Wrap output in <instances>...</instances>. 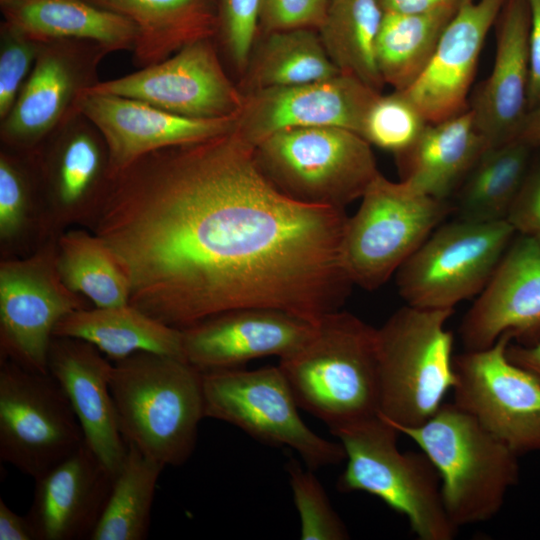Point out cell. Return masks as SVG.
I'll use <instances>...</instances> for the list:
<instances>
[{
    "label": "cell",
    "mask_w": 540,
    "mask_h": 540,
    "mask_svg": "<svg viewBox=\"0 0 540 540\" xmlns=\"http://www.w3.org/2000/svg\"><path fill=\"white\" fill-rule=\"evenodd\" d=\"M347 218L277 190L233 130L139 158L109 179L88 224L125 273L129 303L183 329L246 307L311 322L339 310L353 286Z\"/></svg>",
    "instance_id": "6da1fadb"
},
{
    "label": "cell",
    "mask_w": 540,
    "mask_h": 540,
    "mask_svg": "<svg viewBox=\"0 0 540 540\" xmlns=\"http://www.w3.org/2000/svg\"><path fill=\"white\" fill-rule=\"evenodd\" d=\"M278 366L299 407L331 433L379 414L377 328L349 312L320 318Z\"/></svg>",
    "instance_id": "7a4b0ae2"
},
{
    "label": "cell",
    "mask_w": 540,
    "mask_h": 540,
    "mask_svg": "<svg viewBox=\"0 0 540 540\" xmlns=\"http://www.w3.org/2000/svg\"><path fill=\"white\" fill-rule=\"evenodd\" d=\"M110 390L126 443L163 467L191 457L205 418L200 370L183 358L138 352L113 363Z\"/></svg>",
    "instance_id": "3957f363"
},
{
    "label": "cell",
    "mask_w": 540,
    "mask_h": 540,
    "mask_svg": "<svg viewBox=\"0 0 540 540\" xmlns=\"http://www.w3.org/2000/svg\"><path fill=\"white\" fill-rule=\"evenodd\" d=\"M395 428L437 469L443 504L456 528L495 517L519 480V455L454 402L443 403L419 426Z\"/></svg>",
    "instance_id": "277c9868"
},
{
    "label": "cell",
    "mask_w": 540,
    "mask_h": 540,
    "mask_svg": "<svg viewBox=\"0 0 540 540\" xmlns=\"http://www.w3.org/2000/svg\"><path fill=\"white\" fill-rule=\"evenodd\" d=\"M453 311L406 305L377 328L379 415L392 426L425 423L452 390L453 335L445 325Z\"/></svg>",
    "instance_id": "5b68a950"
},
{
    "label": "cell",
    "mask_w": 540,
    "mask_h": 540,
    "mask_svg": "<svg viewBox=\"0 0 540 540\" xmlns=\"http://www.w3.org/2000/svg\"><path fill=\"white\" fill-rule=\"evenodd\" d=\"M346 454L341 492L363 491L404 515L420 540H451L458 528L442 499L439 473L425 453L401 452L400 434L379 414L334 432Z\"/></svg>",
    "instance_id": "8992f818"
},
{
    "label": "cell",
    "mask_w": 540,
    "mask_h": 540,
    "mask_svg": "<svg viewBox=\"0 0 540 540\" xmlns=\"http://www.w3.org/2000/svg\"><path fill=\"white\" fill-rule=\"evenodd\" d=\"M256 163L287 197L344 209L379 173L371 145L351 130L322 126L279 131L254 146Z\"/></svg>",
    "instance_id": "52a82bcc"
},
{
    "label": "cell",
    "mask_w": 540,
    "mask_h": 540,
    "mask_svg": "<svg viewBox=\"0 0 540 540\" xmlns=\"http://www.w3.org/2000/svg\"><path fill=\"white\" fill-rule=\"evenodd\" d=\"M360 199L345 224L341 262L352 284L366 290L385 284L454 211L447 200L380 172Z\"/></svg>",
    "instance_id": "ba28073f"
},
{
    "label": "cell",
    "mask_w": 540,
    "mask_h": 540,
    "mask_svg": "<svg viewBox=\"0 0 540 540\" xmlns=\"http://www.w3.org/2000/svg\"><path fill=\"white\" fill-rule=\"evenodd\" d=\"M205 417L226 422L263 443L293 449L315 470L346 459L341 443L322 438L298 413L279 366L202 372Z\"/></svg>",
    "instance_id": "9c48e42d"
},
{
    "label": "cell",
    "mask_w": 540,
    "mask_h": 540,
    "mask_svg": "<svg viewBox=\"0 0 540 540\" xmlns=\"http://www.w3.org/2000/svg\"><path fill=\"white\" fill-rule=\"evenodd\" d=\"M516 232L506 219L442 223L395 273L407 305L454 309L480 293Z\"/></svg>",
    "instance_id": "30bf717a"
},
{
    "label": "cell",
    "mask_w": 540,
    "mask_h": 540,
    "mask_svg": "<svg viewBox=\"0 0 540 540\" xmlns=\"http://www.w3.org/2000/svg\"><path fill=\"white\" fill-rule=\"evenodd\" d=\"M84 442L79 421L56 379L1 359V461L36 479Z\"/></svg>",
    "instance_id": "8fae6325"
},
{
    "label": "cell",
    "mask_w": 540,
    "mask_h": 540,
    "mask_svg": "<svg viewBox=\"0 0 540 540\" xmlns=\"http://www.w3.org/2000/svg\"><path fill=\"white\" fill-rule=\"evenodd\" d=\"M87 308L62 281L56 264V239L29 257L0 264L1 359L49 373L53 333L66 315Z\"/></svg>",
    "instance_id": "7c38bea8"
},
{
    "label": "cell",
    "mask_w": 540,
    "mask_h": 540,
    "mask_svg": "<svg viewBox=\"0 0 540 540\" xmlns=\"http://www.w3.org/2000/svg\"><path fill=\"white\" fill-rule=\"evenodd\" d=\"M512 337L454 358L453 402L518 455L540 451V379L507 356Z\"/></svg>",
    "instance_id": "4fadbf2b"
},
{
    "label": "cell",
    "mask_w": 540,
    "mask_h": 540,
    "mask_svg": "<svg viewBox=\"0 0 540 540\" xmlns=\"http://www.w3.org/2000/svg\"><path fill=\"white\" fill-rule=\"evenodd\" d=\"M79 91L131 98L192 118L238 116L244 102L206 39L142 70Z\"/></svg>",
    "instance_id": "5bb4252c"
},
{
    "label": "cell",
    "mask_w": 540,
    "mask_h": 540,
    "mask_svg": "<svg viewBox=\"0 0 540 540\" xmlns=\"http://www.w3.org/2000/svg\"><path fill=\"white\" fill-rule=\"evenodd\" d=\"M379 95L343 73L300 85L255 89L244 98L234 131L253 147L293 128L331 126L360 135L365 115Z\"/></svg>",
    "instance_id": "9a60e30c"
},
{
    "label": "cell",
    "mask_w": 540,
    "mask_h": 540,
    "mask_svg": "<svg viewBox=\"0 0 540 540\" xmlns=\"http://www.w3.org/2000/svg\"><path fill=\"white\" fill-rule=\"evenodd\" d=\"M76 107L104 138L108 179L153 151L233 131L238 118L186 117L131 98L81 91L77 92Z\"/></svg>",
    "instance_id": "2e32d148"
},
{
    "label": "cell",
    "mask_w": 540,
    "mask_h": 540,
    "mask_svg": "<svg viewBox=\"0 0 540 540\" xmlns=\"http://www.w3.org/2000/svg\"><path fill=\"white\" fill-rule=\"evenodd\" d=\"M465 350H480L508 334L517 344L540 340V243L513 238L459 328Z\"/></svg>",
    "instance_id": "e0dca14e"
},
{
    "label": "cell",
    "mask_w": 540,
    "mask_h": 540,
    "mask_svg": "<svg viewBox=\"0 0 540 540\" xmlns=\"http://www.w3.org/2000/svg\"><path fill=\"white\" fill-rule=\"evenodd\" d=\"M315 325L275 308L233 309L181 329L183 356L201 372L240 368L266 356L280 359L300 347Z\"/></svg>",
    "instance_id": "ac0fdd59"
},
{
    "label": "cell",
    "mask_w": 540,
    "mask_h": 540,
    "mask_svg": "<svg viewBox=\"0 0 540 540\" xmlns=\"http://www.w3.org/2000/svg\"><path fill=\"white\" fill-rule=\"evenodd\" d=\"M506 0H473L460 7L444 29L427 66L402 92L429 123L467 110L486 36Z\"/></svg>",
    "instance_id": "d6986e66"
},
{
    "label": "cell",
    "mask_w": 540,
    "mask_h": 540,
    "mask_svg": "<svg viewBox=\"0 0 540 540\" xmlns=\"http://www.w3.org/2000/svg\"><path fill=\"white\" fill-rule=\"evenodd\" d=\"M113 363L92 344L53 337L48 370L65 392L82 428L85 443L116 475L127 452L110 390Z\"/></svg>",
    "instance_id": "ffe728a7"
},
{
    "label": "cell",
    "mask_w": 540,
    "mask_h": 540,
    "mask_svg": "<svg viewBox=\"0 0 540 540\" xmlns=\"http://www.w3.org/2000/svg\"><path fill=\"white\" fill-rule=\"evenodd\" d=\"M492 70L470 110L488 148L516 139L529 112V9L526 0H506L498 17Z\"/></svg>",
    "instance_id": "44dd1931"
},
{
    "label": "cell",
    "mask_w": 540,
    "mask_h": 540,
    "mask_svg": "<svg viewBox=\"0 0 540 540\" xmlns=\"http://www.w3.org/2000/svg\"><path fill=\"white\" fill-rule=\"evenodd\" d=\"M114 475L84 444L35 480L26 514L36 540L90 539L108 500Z\"/></svg>",
    "instance_id": "7402d4cb"
},
{
    "label": "cell",
    "mask_w": 540,
    "mask_h": 540,
    "mask_svg": "<svg viewBox=\"0 0 540 540\" xmlns=\"http://www.w3.org/2000/svg\"><path fill=\"white\" fill-rule=\"evenodd\" d=\"M487 148L468 108L427 125L416 144L397 158L401 180L431 197L447 200Z\"/></svg>",
    "instance_id": "603a6c76"
},
{
    "label": "cell",
    "mask_w": 540,
    "mask_h": 540,
    "mask_svg": "<svg viewBox=\"0 0 540 540\" xmlns=\"http://www.w3.org/2000/svg\"><path fill=\"white\" fill-rule=\"evenodd\" d=\"M53 336L86 341L113 362L138 352L184 359L182 330L152 318L130 303L76 310L58 322Z\"/></svg>",
    "instance_id": "cb8c5ba5"
},
{
    "label": "cell",
    "mask_w": 540,
    "mask_h": 540,
    "mask_svg": "<svg viewBox=\"0 0 540 540\" xmlns=\"http://www.w3.org/2000/svg\"><path fill=\"white\" fill-rule=\"evenodd\" d=\"M15 30L31 40L79 38L107 49H134L137 26L129 18L81 0H9Z\"/></svg>",
    "instance_id": "d4e9b609"
},
{
    "label": "cell",
    "mask_w": 540,
    "mask_h": 540,
    "mask_svg": "<svg viewBox=\"0 0 540 540\" xmlns=\"http://www.w3.org/2000/svg\"><path fill=\"white\" fill-rule=\"evenodd\" d=\"M536 150L517 138L487 148L458 189L457 218L506 219Z\"/></svg>",
    "instance_id": "484cf974"
},
{
    "label": "cell",
    "mask_w": 540,
    "mask_h": 540,
    "mask_svg": "<svg viewBox=\"0 0 540 540\" xmlns=\"http://www.w3.org/2000/svg\"><path fill=\"white\" fill-rule=\"evenodd\" d=\"M384 10L379 0H328L319 26L321 42L343 74L380 92L385 84L376 60V42Z\"/></svg>",
    "instance_id": "4316f807"
},
{
    "label": "cell",
    "mask_w": 540,
    "mask_h": 540,
    "mask_svg": "<svg viewBox=\"0 0 540 540\" xmlns=\"http://www.w3.org/2000/svg\"><path fill=\"white\" fill-rule=\"evenodd\" d=\"M135 23L134 45L140 64L150 66L165 60L171 52L197 40L210 31L209 19L198 0H98Z\"/></svg>",
    "instance_id": "83f0119b"
},
{
    "label": "cell",
    "mask_w": 540,
    "mask_h": 540,
    "mask_svg": "<svg viewBox=\"0 0 540 540\" xmlns=\"http://www.w3.org/2000/svg\"><path fill=\"white\" fill-rule=\"evenodd\" d=\"M456 12H385L376 42V60L384 83L395 91L410 87L427 66Z\"/></svg>",
    "instance_id": "f1b7e54d"
},
{
    "label": "cell",
    "mask_w": 540,
    "mask_h": 540,
    "mask_svg": "<svg viewBox=\"0 0 540 540\" xmlns=\"http://www.w3.org/2000/svg\"><path fill=\"white\" fill-rule=\"evenodd\" d=\"M163 467L127 443L123 464L90 540H143L149 533L151 510Z\"/></svg>",
    "instance_id": "f546056e"
},
{
    "label": "cell",
    "mask_w": 540,
    "mask_h": 540,
    "mask_svg": "<svg viewBox=\"0 0 540 540\" xmlns=\"http://www.w3.org/2000/svg\"><path fill=\"white\" fill-rule=\"evenodd\" d=\"M56 264L63 283L96 307L129 303L128 279L104 241L93 232L70 230L56 239Z\"/></svg>",
    "instance_id": "4dcf8cb0"
},
{
    "label": "cell",
    "mask_w": 540,
    "mask_h": 540,
    "mask_svg": "<svg viewBox=\"0 0 540 540\" xmlns=\"http://www.w3.org/2000/svg\"><path fill=\"white\" fill-rule=\"evenodd\" d=\"M73 84L71 68L60 54L41 53L6 117L5 137L28 144L43 136L60 118Z\"/></svg>",
    "instance_id": "1f68e13d"
},
{
    "label": "cell",
    "mask_w": 540,
    "mask_h": 540,
    "mask_svg": "<svg viewBox=\"0 0 540 540\" xmlns=\"http://www.w3.org/2000/svg\"><path fill=\"white\" fill-rule=\"evenodd\" d=\"M341 72L310 28L269 32L250 69L253 90L300 85L329 79Z\"/></svg>",
    "instance_id": "d6a6232c"
},
{
    "label": "cell",
    "mask_w": 540,
    "mask_h": 540,
    "mask_svg": "<svg viewBox=\"0 0 540 540\" xmlns=\"http://www.w3.org/2000/svg\"><path fill=\"white\" fill-rule=\"evenodd\" d=\"M102 160L98 144L88 134H77L65 143L56 163L47 216L51 234L70 223L89 222L98 205L93 192Z\"/></svg>",
    "instance_id": "836d02e7"
},
{
    "label": "cell",
    "mask_w": 540,
    "mask_h": 540,
    "mask_svg": "<svg viewBox=\"0 0 540 540\" xmlns=\"http://www.w3.org/2000/svg\"><path fill=\"white\" fill-rule=\"evenodd\" d=\"M429 122L402 92L381 94L369 107L360 135L370 144L400 157L419 140Z\"/></svg>",
    "instance_id": "e575fe53"
},
{
    "label": "cell",
    "mask_w": 540,
    "mask_h": 540,
    "mask_svg": "<svg viewBox=\"0 0 540 540\" xmlns=\"http://www.w3.org/2000/svg\"><path fill=\"white\" fill-rule=\"evenodd\" d=\"M293 499L300 518L302 540H345L348 530L334 510L320 481L311 469L291 459L286 466Z\"/></svg>",
    "instance_id": "d590c367"
},
{
    "label": "cell",
    "mask_w": 540,
    "mask_h": 540,
    "mask_svg": "<svg viewBox=\"0 0 540 540\" xmlns=\"http://www.w3.org/2000/svg\"><path fill=\"white\" fill-rule=\"evenodd\" d=\"M27 184L14 163L0 158V240L12 245L26 235L37 214L32 211Z\"/></svg>",
    "instance_id": "8d00e7d4"
},
{
    "label": "cell",
    "mask_w": 540,
    "mask_h": 540,
    "mask_svg": "<svg viewBox=\"0 0 540 540\" xmlns=\"http://www.w3.org/2000/svg\"><path fill=\"white\" fill-rule=\"evenodd\" d=\"M16 32L17 35L10 37L3 45L0 54L1 118H6L15 104L36 52L31 39Z\"/></svg>",
    "instance_id": "74e56055"
},
{
    "label": "cell",
    "mask_w": 540,
    "mask_h": 540,
    "mask_svg": "<svg viewBox=\"0 0 540 540\" xmlns=\"http://www.w3.org/2000/svg\"><path fill=\"white\" fill-rule=\"evenodd\" d=\"M226 42L236 65L243 68L249 62L261 0H222Z\"/></svg>",
    "instance_id": "f35d334b"
},
{
    "label": "cell",
    "mask_w": 540,
    "mask_h": 540,
    "mask_svg": "<svg viewBox=\"0 0 540 540\" xmlns=\"http://www.w3.org/2000/svg\"><path fill=\"white\" fill-rule=\"evenodd\" d=\"M327 6L328 0H261L259 19L269 32L319 28Z\"/></svg>",
    "instance_id": "ab89813d"
},
{
    "label": "cell",
    "mask_w": 540,
    "mask_h": 540,
    "mask_svg": "<svg viewBox=\"0 0 540 540\" xmlns=\"http://www.w3.org/2000/svg\"><path fill=\"white\" fill-rule=\"evenodd\" d=\"M506 220L516 233L540 243V148L533 156Z\"/></svg>",
    "instance_id": "60d3db41"
},
{
    "label": "cell",
    "mask_w": 540,
    "mask_h": 540,
    "mask_svg": "<svg viewBox=\"0 0 540 540\" xmlns=\"http://www.w3.org/2000/svg\"><path fill=\"white\" fill-rule=\"evenodd\" d=\"M529 9V111L540 107V0H526Z\"/></svg>",
    "instance_id": "b9f144b4"
},
{
    "label": "cell",
    "mask_w": 540,
    "mask_h": 540,
    "mask_svg": "<svg viewBox=\"0 0 540 540\" xmlns=\"http://www.w3.org/2000/svg\"><path fill=\"white\" fill-rule=\"evenodd\" d=\"M473 0H379L384 12L429 13L441 9L458 10Z\"/></svg>",
    "instance_id": "7bdbcfd3"
},
{
    "label": "cell",
    "mask_w": 540,
    "mask_h": 540,
    "mask_svg": "<svg viewBox=\"0 0 540 540\" xmlns=\"http://www.w3.org/2000/svg\"><path fill=\"white\" fill-rule=\"evenodd\" d=\"M0 540H36L27 515L20 516L0 498Z\"/></svg>",
    "instance_id": "ee69618b"
},
{
    "label": "cell",
    "mask_w": 540,
    "mask_h": 540,
    "mask_svg": "<svg viewBox=\"0 0 540 540\" xmlns=\"http://www.w3.org/2000/svg\"><path fill=\"white\" fill-rule=\"evenodd\" d=\"M507 356L515 364L528 370L540 379V340L533 345L510 344Z\"/></svg>",
    "instance_id": "f6af8a7d"
},
{
    "label": "cell",
    "mask_w": 540,
    "mask_h": 540,
    "mask_svg": "<svg viewBox=\"0 0 540 540\" xmlns=\"http://www.w3.org/2000/svg\"><path fill=\"white\" fill-rule=\"evenodd\" d=\"M517 139L535 149L540 148V107L528 112Z\"/></svg>",
    "instance_id": "bcb514c9"
}]
</instances>
